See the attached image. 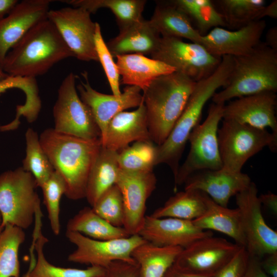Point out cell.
<instances>
[{"instance_id":"cell-34","label":"cell","mask_w":277,"mask_h":277,"mask_svg":"<svg viewBox=\"0 0 277 277\" xmlns=\"http://www.w3.org/2000/svg\"><path fill=\"white\" fill-rule=\"evenodd\" d=\"M212 2L223 17L226 27L236 30L259 20L266 4L264 0H218Z\"/></svg>"},{"instance_id":"cell-8","label":"cell","mask_w":277,"mask_h":277,"mask_svg":"<svg viewBox=\"0 0 277 277\" xmlns=\"http://www.w3.org/2000/svg\"><path fill=\"white\" fill-rule=\"evenodd\" d=\"M225 104H211L206 120L190 133L188 140L190 144V150L174 177L175 186L184 184L196 172L222 168L217 131L220 122L223 119Z\"/></svg>"},{"instance_id":"cell-42","label":"cell","mask_w":277,"mask_h":277,"mask_svg":"<svg viewBox=\"0 0 277 277\" xmlns=\"http://www.w3.org/2000/svg\"><path fill=\"white\" fill-rule=\"evenodd\" d=\"M249 257L245 248L242 247L213 277H242L247 267Z\"/></svg>"},{"instance_id":"cell-40","label":"cell","mask_w":277,"mask_h":277,"mask_svg":"<svg viewBox=\"0 0 277 277\" xmlns=\"http://www.w3.org/2000/svg\"><path fill=\"white\" fill-rule=\"evenodd\" d=\"M91 207L96 214L111 225L123 227L125 214L123 196L116 184L106 190Z\"/></svg>"},{"instance_id":"cell-6","label":"cell","mask_w":277,"mask_h":277,"mask_svg":"<svg viewBox=\"0 0 277 277\" xmlns=\"http://www.w3.org/2000/svg\"><path fill=\"white\" fill-rule=\"evenodd\" d=\"M38 187L33 175L22 167L0 174V212L2 227L10 225L23 230L32 224L41 210Z\"/></svg>"},{"instance_id":"cell-39","label":"cell","mask_w":277,"mask_h":277,"mask_svg":"<svg viewBox=\"0 0 277 277\" xmlns=\"http://www.w3.org/2000/svg\"><path fill=\"white\" fill-rule=\"evenodd\" d=\"M41 188L51 230L55 235H58L61 232V200L66 191L65 181L57 171H54Z\"/></svg>"},{"instance_id":"cell-24","label":"cell","mask_w":277,"mask_h":277,"mask_svg":"<svg viewBox=\"0 0 277 277\" xmlns=\"http://www.w3.org/2000/svg\"><path fill=\"white\" fill-rule=\"evenodd\" d=\"M35 226L31 246V261L27 271L28 277H101L104 268L90 266L86 269L65 268L51 264L46 258L44 247L48 239L42 233V217L35 219Z\"/></svg>"},{"instance_id":"cell-18","label":"cell","mask_w":277,"mask_h":277,"mask_svg":"<svg viewBox=\"0 0 277 277\" xmlns=\"http://www.w3.org/2000/svg\"><path fill=\"white\" fill-rule=\"evenodd\" d=\"M49 0H24L0 19V65L11 49L39 22L47 18Z\"/></svg>"},{"instance_id":"cell-9","label":"cell","mask_w":277,"mask_h":277,"mask_svg":"<svg viewBox=\"0 0 277 277\" xmlns=\"http://www.w3.org/2000/svg\"><path fill=\"white\" fill-rule=\"evenodd\" d=\"M76 79V76L70 72L60 86L53 108V129L85 139L101 138V131L91 110L77 93Z\"/></svg>"},{"instance_id":"cell-14","label":"cell","mask_w":277,"mask_h":277,"mask_svg":"<svg viewBox=\"0 0 277 277\" xmlns=\"http://www.w3.org/2000/svg\"><path fill=\"white\" fill-rule=\"evenodd\" d=\"M241 247L222 238L204 237L183 248L173 265L187 273L213 276Z\"/></svg>"},{"instance_id":"cell-1","label":"cell","mask_w":277,"mask_h":277,"mask_svg":"<svg viewBox=\"0 0 277 277\" xmlns=\"http://www.w3.org/2000/svg\"><path fill=\"white\" fill-rule=\"evenodd\" d=\"M39 137L54 170L65 181V196L72 200L86 197L88 179L102 147L101 138L85 139L52 128L44 130Z\"/></svg>"},{"instance_id":"cell-27","label":"cell","mask_w":277,"mask_h":277,"mask_svg":"<svg viewBox=\"0 0 277 277\" xmlns=\"http://www.w3.org/2000/svg\"><path fill=\"white\" fill-rule=\"evenodd\" d=\"M149 21L161 37L184 38L193 43H201L202 35L173 1L157 2Z\"/></svg>"},{"instance_id":"cell-13","label":"cell","mask_w":277,"mask_h":277,"mask_svg":"<svg viewBox=\"0 0 277 277\" xmlns=\"http://www.w3.org/2000/svg\"><path fill=\"white\" fill-rule=\"evenodd\" d=\"M235 198L249 255L261 259L277 252V232L264 219L255 184L251 182L248 188L236 194Z\"/></svg>"},{"instance_id":"cell-5","label":"cell","mask_w":277,"mask_h":277,"mask_svg":"<svg viewBox=\"0 0 277 277\" xmlns=\"http://www.w3.org/2000/svg\"><path fill=\"white\" fill-rule=\"evenodd\" d=\"M277 91V51L262 41L249 54L233 57L227 85L212 97L215 104L263 92Z\"/></svg>"},{"instance_id":"cell-36","label":"cell","mask_w":277,"mask_h":277,"mask_svg":"<svg viewBox=\"0 0 277 277\" xmlns=\"http://www.w3.org/2000/svg\"><path fill=\"white\" fill-rule=\"evenodd\" d=\"M25 238L23 229L10 225L0 232V277H20L18 253Z\"/></svg>"},{"instance_id":"cell-23","label":"cell","mask_w":277,"mask_h":277,"mask_svg":"<svg viewBox=\"0 0 277 277\" xmlns=\"http://www.w3.org/2000/svg\"><path fill=\"white\" fill-rule=\"evenodd\" d=\"M161 35L149 20H140L120 30L107 46L113 57L130 54L151 55L157 48Z\"/></svg>"},{"instance_id":"cell-32","label":"cell","mask_w":277,"mask_h":277,"mask_svg":"<svg viewBox=\"0 0 277 277\" xmlns=\"http://www.w3.org/2000/svg\"><path fill=\"white\" fill-rule=\"evenodd\" d=\"M205 209L202 192L184 190L171 196L150 215L156 218L173 217L192 221L201 216Z\"/></svg>"},{"instance_id":"cell-35","label":"cell","mask_w":277,"mask_h":277,"mask_svg":"<svg viewBox=\"0 0 277 277\" xmlns=\"http://www.w3.org/2000/svg\"><path fill=\"white\" fill-rule=\"evenodd\" d=\"M193 27L204 36L216 27H226L223 17L210 0H174Z\"/></svg>"},{"instance_id":"cell-7","label":"cell","mask_w":277,"mask_h":277,"mask_svg":"<svg viewBox=\"0 0 277 277\" xmlns=\"http://www.w3.org/2000/svg\"><path fill=\"white\" fill-rule=\"evenodd\" d=\"M217 138L222 169L231 172H241L246 162L264 147L277 149L276 135L231 120L223 119Z\"/></svg>"},{"instance_id":"cell-33","label":"cell","mask_w":277,"mask_h":277,"mask_svg":"<svg viewBox=\"0 0 277 277\" xmlns=\"http://www.w3.org/2000/svg\"><path fill=\"white\" fill-rule=\"evenodd\" d=\"M14 88L23 91L26 100L23 105L16 106L15 118L12 121V125L18 126L21 116H24L30 123L35 122L42 107L36 78L8 75L0 81V95L7 90Z\"/></svg>"},{"instance_id":"cell-4","label":"cell","mask_w":277,"mask_h":277,"mask_svg":"<svg viewBox=\"0 0 277 277\" xmlns=\"http://www.w3.org/2000/svg\"><path fill=\"white\" fill-rule=\"evenodd\" d=\"M195 83L175 71L158 77L143 91L150 140L157 146L162 145L169 135Z\"/></svg>"},{"instance_id":"cell-2","label":"cell","mask_w":277,"mask_h":277,"mask_svg":"<svg viewBox=\"0 0 277 277\" xmlns=\"http://www.w3.org/2000/svg\"><path fill=\"white\" fill-rule=\"evenodd\" d=\"M73 54L47 18L33 27L8 52L3 69L9 75L36 78Z\"/></svg>"},{"instance_id":"cell-45","label":"cell","mask_w":277,"mask_h":277,"mask_svg":"<svg viewBox=\"0 0 277 277\" xmlns=\"http://www.w3.org/2000/svg\"><path fill=\"white\" fill-rule=\"evenodd\" d=\"M261 267L270 277H277V252L264 256L260 260Z\"/></svg>"},{"instance_id":"cell-44","label":"cell","mask_w":277,"mask_h":277,"mask_svg":"<svg viewBox=\"0 0 277 277\" xmlns=\"http://www.w3.org/2000/svg\"><path fill=\"white\" fill-rule=\"evenodd\" d=\"M260 259L249 256L246 269L242 277H270L262 269Z\"/></svg>"},{"instance_id":"cell-10","label":"cell","mask_w":277,"mask_h":277,"mask_svg":"<svg viewBox=\"0 0 277 277\" xmlns=\"http://www.w3.org/2000/svg\"><path fill=\"white\" fill-rule=\"evenodd\" d=\"M174 68L176 72L195 82L205 78L216 69L222 57L213 55L202 45L184 42L175 37H161L159 45L151 55Z\"/></svg>"},{"instance_id":"cell-17","label":"cell","mask_w":277,"mask_h":277,"mask_svg":"<svg viewBox=\"0 0 277 277\" xmlns=\"http://www.w3.org/2000/svg\"><path fill=\"white\" fill-rule=\"evenodd\" d=\"M266 27V21L261 19L233 31L216 27L202 36L200 44L217 57L245 55L261 42V38Z\"/></svg>"},{"instance_id":"cell-22","label":"cell","mask_w":277,"mask_h":277,"mask_svg":"<svg viewBox=\"0 0 277 277\" xmlns=\"http://www.w3.org/2000/svg\"><path fill=\"white\" fill-rule=\"evenodd\" d=\"M144 140H151L143 101L135 110L116 114L109 122L101 138L103 147L117 152L129 146L131 142Z\"/></svg>"},{"instance_id":"cell-47","label":"cell","mask_w":277,"mask_h":277,"mask_svg":"<svg viewBox=\"0 0 277 277\" xmlns=\"http://www.w3.org/2000/svg\"><path fill=\"white\" fill-rule=\"evenodd\" d=\"M265 17H269L276 19L277 18V1L274 0L267 6H265L262 10L259 19H263Z\"/></svg>"},{"instance_id":"cell-53","label":"cell","mask_w":277,"mask_h":277,"mask_svg":"<svg viewBox=\"0 0 277 277\" xmlns=\"http://www.w3.org/2000/svg\"><path fill=\"white\" fill-rule=\"evenodd\" d=\"M23 277H28L27 272L23 275Z\"/></svg>"},{"instance_id":"cell-21","label":"cell","mask_w":277,"mask_h":277,"mask_svg":"<svg viewBox=\"0 0 277 277\" xmlns=\"http://www.w3.org/2000/svg\"><path fill=\"white\" fill-rule=\"evenodd\" d=\"M250 177L241 172L204 170L196 172L185 181V190L204 192L218 204L227 207L231 197L248 188Z\"/></svg>"},{"instance_id":"cell-15","label":"cell","mask_w":277,"mask_h":277,"mask_svg":"<svg viewBox=\"0 0 277 277\" xmlns=\"http://www.w3.org/2000/svg\"><path fill=\"white\" fill-rule=\"evenodd\" d=\"M156 181L153 171L118 170L115 184L123 196V228L130 235L137 234L143 226L146 202L156 188Z\"/></svg>"},{"instance_id":"cell-30","label":"cell","mask_w":277,"mask_h":277,"mask_svg":"<svg viewBox=\"0 0 277 277\" xmlns=\"http://www.w3.org/2000/svg\"><path fill=\"white\" fill-rule=\"evenodd\" d=\"M66 231L78 232L97 240L127 238L130 235L123 227L114 226L96 214L92 207L81 209L67 222Z\"/></svg>"},{"instance_id":"cell-26","label":"cell","mask_w":277,"mask_h":277,"mask_svg":"<svg viewBox=\"0 0 277 277\" xmlns=\"http://www.w3.org/2000/svg\"><path fill=\"white\" fill-rule=\"evenodd\" d=\"M206 209L203 214L192 223L198 228L221 232L232 239L235 243L246 247L240 211L238 208L230 209L221 206L203 192Z\"/></svg>"},{"instance_id":"cell-41","label":"cell","mask_w":277,"mask_h":277,"mask_svg":"<svg viewBox=\"0 0 277 277\" xmlns=\"http://www.w3.org/2000/svg\"><path fill=\"white\" fill-rule=\"evenodd\" d=\"M94 42L98 62L101 63L104 70L112 94L120 95L122 94L120 88V75L116 63L114 62L113 57L104 40L100 25L97 22Z\"/></svg>"},{"instance_id":"cell-52","label":"cell","mask_w":277,"mask_h":277,"mask_svg":"<svg viewBox=\"0 0 277 277\" xmlns=\"http://www.w3.org/2000/svg\"><path fill=\"white\" fill-rule=\"evenodd\" d=\"M2 222H3V220H2V215H1V213L0 212V232L3 230V227H2Z\"/></svg>"},{"instance_id":"cell-29","label":"cell","mask_w":277,"mask_h":277,"mask_svg":"<svg viewBox=\"0 0 277 277\" xmlns=\"http://www.w3.org/2000/svg\"><path fill=\"white\" fill-rule=\"evenodd\" d=\"M183 249L159 246L146 241L134 249L132 257L140 266L142 277H163Z\"/></svg>"},{"instance_id":"cell-16","label":"cell","mask_w":277,"mask_h":277,"mask_svg":"<svg viewBox=\"0 0 277 277\" xmlns=\"http://www.w3.org/2000/svg\"><path fill=\"white\" fill-rule=\"evenodd\" d=\"M85 82L76 86L81 100L89 107L101 133L104 135L110 120L117 113L129 108L138 107L143 101L141 89L127 86L120 95L107 94L93 89L88 81V73H82Z\"/></svg>"},{"instance_id":"cell-48","label":"cell","mask_w":277,"mask_h":277,"mask_svg":"<svg viewBox=\"0 0 277 277\" xmlns=\"http://www.w3.org/2000/svg\"><path fill=\"white\" fill-rule=\"evenodd\" d=\"M264 43L271 49L277 51V27L274 26L269 29L266 34Z\"/></svg>"},{"instance_id":"cell-28","label":"cell","mask_w":277,"mask_h":277,"mask_svg":"<svg viewBox=\"0 0 277 277\" xmlns=\"http://www.w3.org/2000/svg\"><path fill=\"white\" fill-rule=\"evenodd\" d=\"M118 156V152L102 145L87 183L86 198L91 207L106 190L115 184L120 169Z\"/></svg>"},{"instance_id":"cell-3","label":"cell","mask_w":277,"mask_h":277,"mask_svg":"<svg viewBox=\"0 0 277 277\" xmlns=\"http://www.w3.org/2000/svg\"><path fill=\"white\" fill-rule=\"evenodd\" d=\"M233 66V58L224 56L216 69L208 77L196 82L187 104L165 141L157 146L155 166L167 165L174 177L179 163L192 130L201 118L203 108L216 90L227 84Z\"/></svg>"},{"instance_id":"cell-38","label":"cell","mask_w":277,"mask_h":277,"mask_svg":"<svg viewBox=\"0 0 277 277\" xmlns=\"http://www.w3.org/2000/svg\"><path fill=\"white\" fill-rule=\"evenodd\" d=\"M120 169L131 171H153L155 166L157 145L151 140L135 142L118 152Z\"/></svg>"},{"instance_id":"cell-31","label":"cell","mask_w":277,"mask_h":277,"mask_svg":"<svg viewBox=\"0 0 277 277\" xmlns=\"http://www.w3.org/2000/svg\"><path fill=\"white\" fill-rule=\"evenodd\" d=\"M71 7H81L90 14L105 8L113 13L119 29L136 22L143 17L145 0H68L61 1Z\"/></svg>"},{"instance_id":"cell-12","label":"cell","mask_w":277,"mask_h":277,"mask_svg":"<svg viewBox=\"0 0 277 277\" xmlns=\"http://www.w3.org/2000/svg\"><path fill=\"white\" fill-rule=\"evenodd\" d=\"M66 236L76 249L68 256L71 262L106 267L115 261L135 262L132 253L146 242L138 234L109 240H97L76 232L66 231Z\"/></svg>"},{"instance_id":"cell-37","label":"cell","mask_w":277,"mask_h":277,"mask_svg":"<svg viewBox=\"0 0 277 277\" xmlns=\"http://www.w3.org/2000/svg\"><path fill=\"white\" fill-rule=\"evenodd\" d=\"M26 155L23 161V168L34 177L38 187H40L55 171L47 154L42 148L39 136L32 128H28L25 133Z\"/></svg>"},{"instance_id":"cell-19","label":"cell","mask_w":277,"mask_h":277,"mask_svg":"<svg viewBox=\"0 0 277 277\" xmlns=\"http://www.w3.org/2000/svg\"><path fill=\"white\" fill-rule=\"evenodd\" d=\"M145 241L162 247L185 248L195 241L213 235L211 231L196 227L191 221L146 215L137 233Z\"/></svg>"},{"instance_id":"cell-25","label":"cell","mask_w":277,"mask_h":277,"mask_svg":"<svg viewBox=\"0 0 277 277\" xmlns=\"http://www.w3.org/2000/svg\"><path fill=\"white\" fill-rule=\"evenodd\" d=\"M115 58L121 83L136 86L143 91L158 77L176 71L162 61L142 54H125Z\"/></svg>"},{"instance_id":"cell-46","label":"cell","mask_w":277,"mask_h":277,"mask_svg":"<svg viewBox=\"0 0 277 277\" xmlns=\"http://www.w3.org/2000/svg\"><path fill=\"white\" fill-rule=\"evenodd\" d=\"M261 205L269 209L274 214L277 213V195L271 192L262 194L259 196Z\"/></svg>"},{"instance_id":"cell-49","label":"cell","mask_w":277,"mask_h":277,"mask_svg":"<svg viewBox=\"0 0 277 277\" xmlns=\"http://www.w3.org/2000/svg\"><path fill=\"white\" fill-rule=\"evenodd\" d=\"M18 2L17 0H0V19L8 14Z\"/></svg>"},{"instance_id":"cell-51","label":"cell","mask_w":277,"mask_h":277,"mask_svg":"<svg viewBox=\"0 0 277 277\" xmlns=\"http://www.w3.org/2000/svg\"><path fill=\"white\" fill-rule=\"evenodd\" d=\"M9 75L7 74L3 69L0 65V81L7 77Z\"/></svg>"},{"instance_id":"cell-20","label":"cell","mask_w":277,"mask_h":277,"mask_svg":"<svg viewBox=\"0 0 277 277\" xmlns=\"http://www.w3.org/2000/svg\"><path fill=\"white\" fill-rule=\"evenodd\" d=\"M275 92H263L242 96L224 105L223 119L234 121L260 129L269 128L277 136Z\"/></svg>"},{"instance_id":"cell-50","label":"cell","mask_w":277,"mask_h":277,"mask_svg":"<svg viewBox=\"0 0 277 277\" xmlns=\"http://www.w3.org/2000/svg\"><path fill=\"white\" fill-rule=\"evenodd\" d=\"M163 277H213V276H204L197 275L185 272L176 268L173 265L171 266Z\"/></svg>"},{"instance_id":"cell-11","label":"cell","mask_w":277,"mask_h":277,"mask_svg":"<svg viewBox=\"0 0 277 277\" xmlns=\"http://www.w3.org/2000/svg\"><path fill=\"white\" fill-rule=\"evenodd\" d=\"M90 14L81 7H66L49 10L47 19L74 57L83 61L98 62L94 42L96 22L92 21Z\"/></svg>"},{"instance_id":"cell-43","label":"cell","mask_w":277,"mask_h":277,"mask_svg":"<svg viewBox=\"0 0 277 277\" xmlns=\"http://www.w3.org/2000/svg\"><path fill=\"white\" fill-rule=\"evenodd\" d=\"M101 277H142L141 268L136 262L115 261L104 268Z\"/></svg>"}]
</instances>
